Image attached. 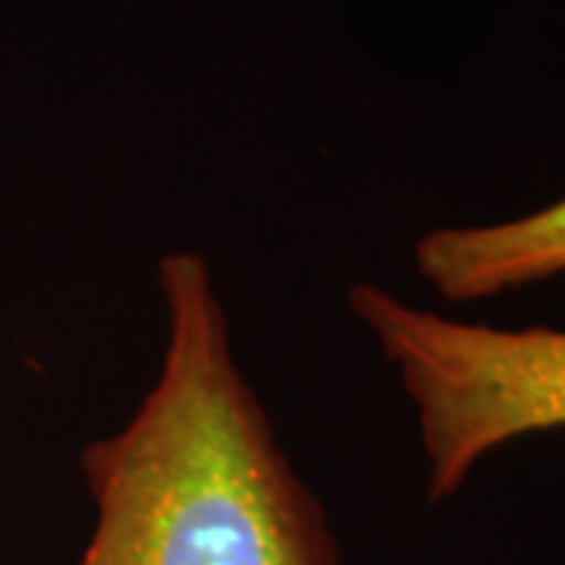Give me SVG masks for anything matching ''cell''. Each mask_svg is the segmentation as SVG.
Wrapping results in <instances>:
<instances>
[{"instance_id": "obj_1", "label": "cell", "mask_w": 565, "mask_h": 565, "mask_svg": "<svg viewBox=\"0 0 565 565\" xmlns=\"http://www.w3.org/2000/svg\"><path fill=\"white\" fill-rule=\"evenodd\" d=\"M167 343L132 418L82 452L95 527L76 565H340L321 503L233 355L211 267H158Z\"/></svg>"}, {"instance_id": "obj_2", "label": "cell", "mask_w": 565, "mask_h": 565, "mask_svg": "<svg viewBox=\"0 0 565 565\" xmlns=\"http://www.w3.org/2000/svg\"><path fill=\"white\" fill-rule=\"evenodd\" d=\"M349 308L415 405L430 500L493 449L565 427V330L465 323L374 282H355Z\"/></svg>"}, {"instance_id": "obj_3", "label": "cell", "mask_w": 565, "mask_h": 565, "mask_svg": "<svg viewBox=\"0 0 565 565\" xmlns=\"http://www.w3.org/2000/svg\"><path fill=\"white\" fill-rule=\"evenodd\" d=\"M415 267L446 302L565 277V199L519 221L430 230L415 243Z\"/></svg>"}]
</instances>
